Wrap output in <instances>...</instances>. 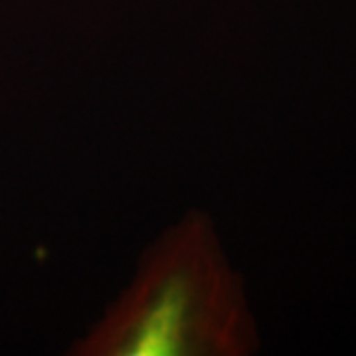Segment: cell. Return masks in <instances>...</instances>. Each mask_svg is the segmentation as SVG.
Here are the masks:
<instances>
[{"label":"cell","instance_id":"obj_1","mask_svg":"<svg viewBox=\"0 0 356 356\" xmlns=\"http://www.w3.org/2000/svg\"><path fill=\"white\" fill-rule=\"evenodd\" d=\"M255 327L212 224L191 214L145 257L111 311L77 343L81 356H242Z\"/></svg>","mask_w":356,"mask_h":356}]
</instances>
